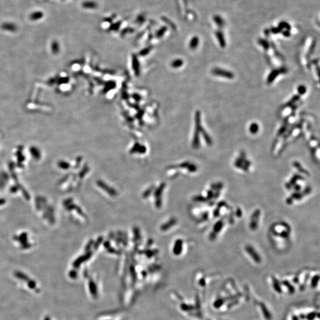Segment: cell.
Listing matches in <instances>:
<instances>
[{"label":"cell","instance_id":"obj_17","mask_svg":"<svg viewBox=\"0 0 320 320\" xmlns=\"http://www.w3.org/2000/svg\"><path fill=\"white\" fill-rule=\"evenodd\" d=\"M223 304V300H221V299H219V300L216 301L215 303H214V304H213L214 307L218 308L219 307H221V306Z\"/></svg>","mask_w":320,"mask_h":320},{"label":"cell","instance_id":"obj_13","mask_svg":"<svg viewBox=\"0 0 320 320\" xmlns=\"http://www.w3.org/2000/svg\"><path fill=\"white\" fill-rule=\"evenodd\" d=\"M259 44H260L261 46H262L263 48L265 49V50H268V49H269L270 45L267 42H266L265 40H263V39H260V40L259 41Z\"/></svg>","mask_w":320,"mask_h":320},{"label":"cell","instance_id":"obj_3","mask_svg":"<svg viewBox=\"0 0 320 320\" xmlns=\"http://www.w3.org/2000/svg\"><path fill=\"white\" fill-rule=\"evenodd\" d=\"M287 72V69L285 67H281L278 69H274L270 72V73L267 77V78L266 82L267 84H270L275 80L276 77L279 76L280 74H286Z\"/></svg>","mask_w":320,"mask_h":320},{"label":"cell","instance_id":"obj_14","mask_svg":"<svg viewBox=\"0 0 320 320\" xmlns=\"http://www.w3.org/2000/svg\"><path fill=\"white\" fill-rule=\"evenodd\" d=\"M298 91L299 95H304L306 92V87L305 86H304V85H300L298 87Z\"/></svg>","mask_w":320,"mask_h":320},{"label":"cell","instance_id":"obj_23","mask_svg":"<svg viewBox=\"0 0 320 320\" xmlns=\"http://www.w3.org/2000/svg\"><path fill=\"white\" fill-rule=\"evenodd\" d=\"M18 188L17 187L13 186V187H11L10 191L11 192V193H16V192H17V191L18 190Z\"/></svg>","mask_w":320,"mask_h":320},{"label":"cell","instance_id":"obj_16","mask_svg":"<svg viewBox=\"0 0 320 320\" xmlns=\"http://www.w3.org/2000/svg\"><path fill=\"white\" fill-rule=\"evenodd\" d=\"M273 285H274V289H275V290L277 291V292H279V293H281L282 292V289L281 288V287H280L279 284V283H278V282L276 281V280H275V279H274Z\"/></svg>","mask_w":320,"mask_h":320},{"label":"cell","instance_id":"obj_18","mask_svg":"<svg viewBox=\"0 0 320 320\" xmlns=\"http://www.w3.org/2000/svg\"><path fill=\"white\" fill-rule=\"evenodd\" d=\"M319 278L318 275L314 276V278L312 280V287H315L316 286H317L318 282L319 281Z\"/></svg>","mask_w":320,"mask_h":320},{"label":"cell","instance_id":"obj_5","mask_svg":"<svg viewBox=\"0 0 320 320\" xmlns=\"http://www.w3.org/2000/svg\"><path fill=\"white\" fill-rule=\"evenodd\" d=\"M245 250L246 251H247V253L249 254L250 255L251 257H252V259L255 261V262L257 263H260L261 257L260 255L258 254V253L255 251L254 249L252 246L250 245H247L245 247Z\"/></svg>","mask_w":320,"mask_h":320},{"label":"cell","instance_id":"obj_6","mask_svg":"<svg viewBox=\"0 0 320 320\" xmlns=\"http://www.w3.org/2000/svg\"><path fill=\"white\" fill-rule=\"evenodd\" d=\"M301 98L300 95H295L293 96V97H292L291 99L289 100V101L287 102L286 104H285L284 105V107H292L293 106L295 105V104L296 102L300 100Z\"/></svg>","mask_w":320,"mask_h":320},{"label":"cell","instance_id":"obj_24","mask_svg":"<svg viewBox=\"0 0 320 320\" xmlns=\"http://www.w3.org/2000/svg\"><path fill=\"white\" fill-rule=\"evenodd\" d=\"M5 200L4 199H0V205H2V204H4L5 203Z\"/></svg>","mask_w":320,"mask_h":320},{"label":"cell","instance_id":"obj_25","mask_svg":"<svg viewBox=\"0 0 320 320\" xmlns=\"http://www.w3.org/2000/svg\"><path fill=\"white\" fill-rule=\"evenodd\" d=\"M293 320H298V318L296 317H293Z\"/></svg>","mask_w":320,"mask_h":320},{"label":"cell","instance_id":"obj_15","mask_svg":"<svg viewBox=\"0 0 320 320\" xmlns=\"http://www.w3.org/2000/svg\"><path fill=\"white\" fill-rule=\"evenodd\" d=\"M198 43H199V40L198 38L196 37H194V39H193L191 41L190 44V46L191 49H194L198 46Z\"/></svg>","mask_w":320,"mask_h":320},{"label":"cell","instance_id":"obj_11","mask_svg":"<svg viewBox=\"0 0 320 320\" xmlns=\"http://www.w3.org/2000/svg\"><path fill=\"white\" fill-rule=\"evenodd\" d=\"M261 308H262V311L263 312V314H264L265 318H266L267 319H271V318H272L271 314H270L269 311V310H267V308L266 307V306H265V305H264V304L262 305V306H261Z\"/></svg>","mask_w":320,"mask_h":320},{"label":"cell","instance_id":"obj_2","mask_svg":"<svg viewBox=\"0 0 320 320\" xmlns=\"http://www.w3.org/2000/svg\"><path fill=\"white\" fill-rule=\"evenodd\" d=\"M195 124L196 128L194 134L193 145L195 147H198L199 146V132H201L202 129L203 128L200 121V113L199 111H196L195 114Z\"/></svg>","mask_w":320,"mask_h":320},{"label":"cell","instance_id":"obj_7","mask_svg":"<svg viewBox=\"0 0 320 320\" xmlns=\"http://www.w3.org/2000/svg\"><path fill=\"white\" fill-rule=\"evenodd\" d=\"M14 238L15 240L19 241L23 245L27 243V234L26 233H23L20 236H14Z\"/></svg>","mask_w":320,"mask_h":320},{"label":"cell","instance_id":"obj_12","mask_svg":"<svg viewBox=\"0 0 320 320\" xmlns=\"http://www.w3.org/2000/svg\"><path fill=\"white\" fill-rule=\"evenodd\" d=\"M287 125H288V124L283 123V125H282L281 127V128H280L279 129V130H278V132H277V136H278V137H279V136H282L283 133H285V132L286 131V129H287Z\"/></svg>","mask_w":320,"mask_h":320},{"label":"cell","instance_id":"obj_10","mask_svg":"<svg viewBox=\"0 0 320 320\" xmlns=\"http://www.w3.org/2000/svg\"><path fill=\"white\" fill-rule=\"evenodd\" d=\"M218 39L219 44H220V46L221 48H225L226 46V43H225V41L224 39H223V36L222 35V33H219L216 34Z\"/></svg>","mask_w":320,"mask_h":320},{"label":"cell","instance_id":"obj_21","mask_svg":"<svg viewBox=\"0 0 320 320\" xmlns=\"http://www.w3.org/2000/svg\"><path fill=\"white\" fill-rule=\"evenodd\" d=\"M183 61L181 60H177L173 62V67H179L182 65Z\"/></svg>","mask_w":320,"mask_h":320},{"label":"cell","instance_id":"obj_20","mask_svg":"<svg viewBox=\"0 0 320 320\" xmlns=\"http://www.w3.org/2000/svg\"><path fill=\"white\" fill-rule=\"evenodd\" d=\"M59 167H60V168H62V169H68V168L69 167V164H68L67 163H66L65 162H59L58 164Z\"/></svg>","mask_w":320,"mask_h":320},{"label":"cell","instance_id":"obj_8","mask_svg":"<svg viewBox=\"0 0 320 320\" xmlns=\"http://www.w3.org/2000/svg\"><path fill=\"white\" fill-rule=\"evenodd\" d=\"M202 132V135H203L204 139V140H205V141L206 142V143H207L208 144V145L211 146V145H212V138L210 137V136L209 135V134H208L207 132H206L205 130H204V129L203 128L202 129L201 132Z\"/></svg>","mask_w":320,"mask_h":320},{"label":"cell","instance_id":"obj_9","mask_svg":"<svg viewBox=\"0 0 320 320\" xmlns=\"http://www.w3.org/2000/svg\"><path fill=\"white\" fill-rule=\"evenodd\" d=\"M259 126L256 123H252L250 126V132L252 134H256L259 132Z\"/></svg>","mask_w":320,"mask_h":320},{"label":"cell","instance_id":"obj_19","mask_svg":"<svg viewBox=\"0 0 320 320\" xmlns=\"http://www.w3.org/2000/svg\"><path fill=\"white\" fill-rule=\"evenodd\" d=\"M283 284H284V285H285L286 286H287V287H288L289 290V291H290V292H291V293H293V292H294V291H295L294 288H293V287L292 286V285H291L290 283H289L288 282L285 281V282H283Z\"/></svg>","mask_w":320,"mask_h":320},{"label":"cell","instance_id":"obj_1","mask_svg":"<svg viewBox=\"0 0 320 320\" xmlns=\"http://www.w3.org/2000/svg\"><path fill=\"white\" fill-rule=\"evenodd\" d=\"M291 232V227L285 223H278L272 226V234L276 237H282L285 240L290 236Z\"/></svg>","mask_w":320,"mask_h":320},{"label":"cell","instance_id":"obj_22","mask_svg":"<svg viewBox=\"0 0 320 320\" xmlns=\"http://www.w3.org/2000/svg\"><path fill=\"white\" fill-rule=\"evenodd\" d=\"M316 316V314L315 312H311V313L309 314L307 316V318L308 320H312L314 319V318Z\"/></svg>","mask_w":320,"mask_h":320},{"label":"cell","instance_id":"obj_4","mask_svg":"<svg viewBox=\"0 0 320 320\" xmlns=\"http://www.w3.org/2000/svg\"><path fill=\"white\" fill-rule=\"evenodd\" d=\"M212 74L213 75H215V76L226 78L230 79H232L234 77V74L232 72L223 69L222 68H214L212 70Z\"/></svg>","mask_w":320,"mask_h":320}]
</instances>
